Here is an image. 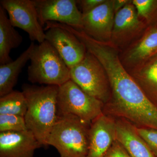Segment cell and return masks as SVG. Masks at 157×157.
Returning a JSON list of instances; mask_svg holds the SVG:
<instances>
[{"label": "cell", "mask_w": 157, "mask_h": 157, "mask_svg": "<svg viewBox=\"0 0 157 157\" xmlns=\"http://www.w3.org/2000/svg\"><path fill=\"white\" fill-rule=\"evenodd\" d=\"M111 95L103 113L124 119L139 128L157 130V106L146 96L123 65L113 64L107 70Z\"/></svg>", "instance_id": "1"}, {"label": "cell", "mask_w": 157, "mask_h": 157, "mask_svg": "<svg viewBox=\"0 0 157 157\" xmlns=\"http://www.w3.org/2000/svg\"><path fill=\"white\" fill-rule=\"evenodd\" d=\"M59 88L56 86H22L28 104L25 116L27 127L42 146H46V139L58 117Z\"/></svg>", "instance_id": "2"}, {"label": "cell", "mask_w": 157, "mask_h": 157, "mask_svg": "<svg viewBox=\"0 0 157 157\" xmlns=\"http://www.w3.org/2000/svg\"><path fill=\"white\" fill-rule=\"evenodd\" d=\"M90 125L74 115L58 114L46 139V146L55 147L60 157H86Z\"/></svg>", "instance_id": "3"}, {"label": "cell", "mask_w": 157, "mask_h": 157, "mask_svg": "<svg viewBox=\"0 0 157 157\" xmlns=\"http://www.w3.org/2000/svg\"><path fill=\"white\" fill-rule=\"evenodd\" d=\"M30 60L28 74L32 83L60 86L70 79V68L46 40L35 45Z\"/></svg>", "instance_id": "4"}, {"label": "cell", "mask_w": 157, "mask_h": 157, "mask_svg": "<svg viewBox=\"0 0 157 157\" xmlns=\"http://www.w3.org/2000/svg\"><path fill=\"white\" fill-rule=\"evenodd\" d=\"M57 102L58 114L74 115L88 124L103 114L104 103L71 79L59 86Z\"/></svg>", "instance_id": "5"}, {"label": "cell", "mask_w": 157, "mask_h": 157, "mask_svg": "<svg viewBox=\"0 0 157 157\" xmlns=\"http://www.w3.org/2000/svg\"><path fill=\"white\" fill-rule=\"evenodd\" d=\"M70 79L86 93L106 104L111 95L106 70L94 56L88 51L84 58L70 69Z\"/></svg>", "instance_id": "6"}, {"label": "cell", "mask_w": 157, "mask_h": 157, "mask_svg": "<svg viewBox=\"0 0 157 157\" xmlns=\"http://www.w3.org/2000/svg\"><path fill=\"white\" fill-rule=\"evenodd\" d=\"M14 27L24 31L32 41L41 43L45 40L44 29L39 22L33 0H1Z\"/></svg>", "instance_id": "7"}, {"label": "cell", "mask_w": 157, "mask_h": 157, "mask_svg": "<svg viewBox=\"0 0 157 157\" xmlns=\"http://www.w3.org/2000/svg\"><path fill=\"white\" fill-rule=\"evenodd\" d=\"M132 2L117 12L114 16L110 43L119 51L128 48L148 27L138 16Z\"/></svg>", "instance_id": "8"}, {"label": "cell", "mask_w": 157, "mask_h": 157, "mask_svg": "<svg viewBox=\"0 0 157 157\" xmlns=\"http://www.w3.org/2000/svg\"><path fill=\"white\" fill-rule=\"evenodd\" d=\"M43 27L48 22L67 25L82 29V14L76 0H33Z\"/></svg>", "instance_id": "9"}, {"label": "cell", "mask_w": 157, "mask_h": 157, "mask_svg": "<svg viewBox=\"0 0 157 157\" xmlns=\"http://www.w3.org/2000/svg\"><path fill=\"white\" fill-rule=\"evenodd\" d=\"M45 27V40L56 49L70 69L84 58L86 48L74 34L50 22Z\"/></svg>", "instance_id": "10"}, {"label": "cell", "mask_w": 157, "mask_h": 157, "mask_svg": "<svg viewBox=\"0 0 157 157\" xmlns=\"http://www.w3.org/2000/svg\"><path fill=\"white\" fill-rule=\"evenodd\" d=\"M113 0H105L92 11L82 14V30L97 41L105 43L111 41L115 12Z\"/></svg>", "instance_id": "11"}, {"label": "cell", "mask_w": 157, "mask_h": 157, "mask_svg": "<svg viewBox=\"0 0 157 157\" xmlns=\"http://www.w3.org/2000/svg\"><path fill=\"white\" fill-rule=\"evenodd\" d=\"M157 53V25L149 26L144 33L120 55L124 67L129 71Z\"/></svg>", "instance_id": "12"}, {"label": "cell", "mask_w": 157, "mask_h": 157, "mask_svg": "<svg viewBox=\"0 0 157 157\" xmlns=\"http://www.w3.org/2000/svg\"><path fill=\"white\" fill-rule=\"evenodd\" d=\"M115 119L104 114L91 123L88 151L86 157H104L116 140Z\"/></svg>", "instance_id": "13"}, {"label": "cell", "mask_w": 157, "mask_h": 157, "mask_svg": "<svg viewBox=\"0 0 157 157\" xmlns=\"http://www.w3.org/2000/svg\"><path fill=\"white\" fill-rule=\"evenodd\" d=\"M42 146L30 130L0 132V157H35Z\"/></svg>", "instance_id": "14"}, {"label": "cell", "mask_w": 157, "mask_h": 157, "mask_svg": "<svg viewBox=\"0 0 157 157\" xmlns=\"http://www.w3.org/2000/svg\"><path fill=\"white\" fill-rule=\"evenodd\" d=\"M116 140L131 157H156L136 132L134 125L124 119L115 118Z\"/></svg>", "instance_id": "15"}, {"label": "cell", "mask_w": 157, "mask_h": 157, "mask_svg": "<svg viewBox=\"0 0 157 157\" xmlns=\"http://www.w3.org/2000/svg\"><path fill=\"white\" fill-rule=\"evenodd\" d=\"M128 72L149 99L157 106V53Z\"/></svg>", "instance_id": "16"}, {"label": "cell", "mask_w": 157, "mask_h": 157, "mask_svg": "<svg viewBox=\"0 0 157 157\" xmlns=\"http://www.w3.org/2000/svg\"><path fill=\"white\" fill-rule=\"evenodd\" d=\"M35 44L32 42L28 48L15 60L0 65V97L11 92L17 83L23 68L30 59Z\"/></svg>", "instance_id": "17"}, {"label": "cell", "mask_w": 157, "mask_h": 157, "mask_svg": "<svg viewBox=\"0 0 157 157\" xmlns=\"http://www.w3.org/2000/svg\"><path fill=\"white\" fill-rule=\"evenodd\" d=\"M23 42V37L14 29L7 12L0 6V64L12 62L10 56L12 49L17 48Z\"/></svg>", "instance_id": "18"}, {"label": "cell", "mask_w": 157, "mask_h": 157, "mask_svg": "<svg viewBox=\"0 0 157 157\" xmlns=\"http://www.w3.org/2000/svg\"><path fill=\"white\" fill-rule=\"evenodd\" d=\"M27 109V101L22 92L13 90L0 97V114H12L25 117Z\"/></svg>", "instance_id": "19"}, {"label": "cell", "mask_w": 157, "mask_h": 157, "mask_svg": "<svg viewBox=\"0 0 157 157\" xmlns=\"http://www.w3.org/2000/svg\"><path fill=\"white\" fill-rule=\"evenodd\" d=\"M139 17L149 26L157 25V0H133Z\"/></svg>", "instance_id": "20"}, {"label": "cell", "mask_w": 157, "mask_h": 157, "mask_svg": "<svg viewBox=\"0 0 157 157\" xmlns=\"http://www.w3.org/2000/svg\"><path fill=\"white\" fill-rule=\"evenodd\" d=\"M28 130L24 117L0 114V132H24Z\"/></svg>", "instance_id": "21"}, {"label": "cell", "mask_w": 157, "mask_h": 157, "mask_svg": "<svg viewBox=\"0 0 157 157\" xmlns=\"http://www.w3.org/2000/svg\"><path fill=\"white\" fill-rule=\"evenodd\" d=\"M135 129L152 152L157 157V130L151 128L136 127Z\"/></svg>", "instance_id": "22"}, {"label": "cell", "mask_w": 157, "mask_h": 157, "mask_svg": "<svg viewBox=\"0 0 157 157\" xmlns=\"http://www.w3.org/2000/svg\"><path fill=\"white\" fill-rule=\"evenodd\" d=\"M104 157H131L124 147L115 140Z\"/></svg>", "instance_id": "23"}, {"label": "cell", "mask_w": 157, "mask_h": 157, "mask_svg": "<svg viewBox=\"0 0 157 157\" xmlns=\"http://www.w3.org/2000/svg\"><path fill=\"white\" fill-rule=\"evenodd\" d=\"M105 0H79L77 1L82 9V14H86L104 3Z\"/></svg>", "instance_id": "24"}, {"label": "cell", "mask_w": 157, "mask_h": 157, "mask_svg": "<svg viewBox=\"0 0 157 157\" xmlns=\"http://www.w3.org/2000/svg\"><path fill=\"white\" fill-rule=\"evenodd\" d=\"M131 0H113V7L115 14L125 6L132 2Z\"/></svg>", "instance_id": "25"}]
</instances>
